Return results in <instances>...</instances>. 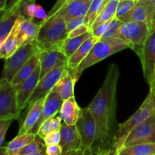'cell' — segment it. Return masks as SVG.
<instances>
[{
    "instance_id": "6da1fadb",
    "label": "cell",
    "mask_w": 155,
    "mask_h": 155,
    "mask_svg": "<svg viewBox=\"0 0 155 155\" xmlns=\"http://www.w3.org/2000/svg\"><path fill=\"white\" fill-rule=\"evenodd\" d=\"M119 78L118 66L112 63L108 68L102 86L88 106L97 127L92 154H115L112 140L119 128L115 117Z\"/></svg>"
},
{
    "instance_id": "7a4b0ae2",
    "label": "cell",
    "mask_w": 155,
    "mask_h": 155,
    "mask_svg": "<svg viewBox=\"0 0 155 155\" xmlns=\"http://www.w3.org/2000/svg\"><path fill=\"white\" fill-rule=\"evenodd\" d=\"M67 36L66 21L59 12V5L56 3L47 14L46 19L40 24L37 36L33 42L40 52L48 48H56Z\"/></svg>"
},
{
    "instance_id": "3957f363",
    "label": "cell",
    "mask_w": 155,
    "mask_h": 155,
    "mask_svg": "<svg viewBox=\"0 0 155 155\" xmlns=\"http://www.w3.org/2000/svg\"><path fill=\"white\" fill-rule=\"evenodd\" d=\"M153 115H155V91L150 89L148 95L135 113L126 122L119 124V128L112 140V149L115 155H119L122 149L129 133Z\"/></svg>"
},
{
    "instance_id": "277c9868",
    "label": "cell",
    "mask_w": 155,
    "mask_h": 155,
    "mask_svg": "<svg viewBox=\"0 0 155 155\" xmlns=\"http://www.w3.org/2000/svg\"><path fill=\"white\" fill-rule=\"evenodd\" d=\"M126 48H132V45L120 38L112 37L109 39H98L86 58L81 62L76 71L79 75H81V74L87 68Z\"/></svg>"
},
{
    "instance_id": "5b68a950",
    "label": "cell",
    "mask_w": 155,
    "mask_h": 155,
    "mask_svg": "<svg viewBox=\"0 0 155 155\" xmlns=\"http://www.w3.org/2000/svg\"><path fill=\"white\" fill-rule=\"evenodd\" d=\"M75 126L81 141L83 154H92L97 127L89 107L81 108Z\"/></svg>"
},
{
    "instance_id": "8992f818",
    "label": "cell",
    "mask_w": 155,
    "mask_h": 155,
    "mask_svg": "<svg viewBox=\"0 0 155 155\" xmlns=\"http://www.w3.org/2000/svg\"><path fill=\"white\" fill-rule=\"evenodd\" d=\"M150 33L148 24L143 22L126 21L122 23L115 37L120 38L132 45V49L138 52Z\"/></svg>"
},
{
    "instance_id": "52a82bcc",
    "label": "cell",
    "mask_w": 155,
    "mask_h": 155,
    "mask_svg": "<svg viewBox=\"0 0 155 155\" xmlns=\"http://www.w3.org/2000/svg\"><path fill=\"white\" fill-rule=\"evenodd\" d=\"M39 52L34 42H30L19 47L12 55L5 59L1 78L11 83L20 68L30 59L31 56Z\"/></svg>"
},
{
    "instance_id": "ba28073f",
    "label": "cell",
    "mask_w": 155,
    "mask_h": 155,
    "mask_svg": "<svg viewBox=\"0 0 155 155\" xmlns=\"http://www.w3.org/2000/svg\"><path fill=\"white\" fill-rule=\"evenodd\" d=\"M19 117L16 89L12 83L0 79V120H17Z\"/></svg>"
},
{
    "instance_id": "9c48e42d",
    "label": "cell",
    "mask_w": 155,
    "mask_h": 155,
    "mask_svg": "<svg viewBox=\"0 0 155 155\" xmlns=\"http://www.w3.org/2000/svg\"><path fill=\"white\" fill-rule=\"evenodd\" d=\"M137 54L141 60L144 79L150 86L155 71V30L150 32Z\"/></svg>"
},
{
    "instance_id": "30bf717a",
    "label": "cell",
    "mask_w": 155,
    "mask_h": 155,
    "mask_svg": "<svg viewBox=\"0 0 155 155\" xmlns=\"http://www.w3.org/2000/svg\"><path fill=\"white\" fill-rule=\"evenodd\" d=\"M59 131L62 155L83 154L81 141L75 124L66 125L62 123Z\"/></svg>"
},
{
    "instance_id": "8fae6325",
    "label": "cell",
    "mask_w": 155,
    "mask_h": 155,
    "mask_svg": "<svg viewBox=\"0 0 155 155\" xmlns=\"http://www.w3.org/2000/svg\"><path fill=\"white\" fill-rule=\"evenodd\" d=\"M143 143H155V115L150 117L129 133L122 148Z\"/></svg>"
},
{
    "instance_id": "7c38bea8",
    "label": "cell",
    "mask_w": 155,
    "mask_h": 155,
    "mask_svg": "<svg viewBox=\"0 0 155 155\" xmlns=\"http://www.w3.org/2000/svg\"><path fill=\"white\" fill-rule=\"evenodd\" d=\"M65 68V65L54 68L49 73H47L42 78L40 79L33 94L27 101L26 107H29L37 100L42 98H45L48 95L49 92H51L53 88L60 79Z\"/></svg>"
},
{
    "instance_id": "4fadbf2b",
    "label": "cell",
    "mask_w": 155,
    "mask_h": 155,
    "mask_svg": "<svg viewBox=\"0 0 155 155\" xmlns=\"http://www.w3.org/2000/svg\"><path fill=\"white\" fill-rule=\"evenodd\" d=\"M40 78V64H38L33 74L19 86H15L16 89L17 104H18V114L21 113L28 101L29 98L33 94L38 82Z\"/></svg>"
},
{
    "instance_id": "5bb4252c",
    "label": "cell",
    "mask_w": 155,
    "mask_h": 155,
    "mask_svg": "<svg viewBox=\"0 0 155 155\" xmlns=\"http://www.w3.org/2000/svg\"><path fill=\"white\" fill-rule=\"evenodd\" d=\"M38 56L40 64V78L54 68L66 64L67 58L59 48H51L40 51Z\"/></svg>"
},
{
    "instance_id": "9a60e30c",
    "label": "cell",
    "mask_w": 155,
    "mask_h": 155,
    "mask_svg": "<svg viewBox=\"0 0 155 155\" xmlns=\"http://www.w3.org/2000/svg\"><path fill=\"white\" fill-rule=\"evenodd\" d=\"M92 0H58L59 12L65 21L78 17H85Z\"/></svg>"
},
{
    "instance_id": "2e32d148",
    "label": "cell",
    "mask_w": 155,
    "mask_h": 155,
    "mask_svg": "<svg viewBox=\"0 0 155 155\" xmlns=\"http://www.w3.org/2000/svg\"><path fill=\"white\" fill-rule=\"evenodd\" d=\"M62 102H63V100L56 92H53V91L49 92V94L45 98L40 116L30 133L36 134L40 127L46 120L57 115L59 113Z\"/></svg>"
},
{
    "instance_id": "e0dca14e",
    "label": "cell",
    "mask_w": 155,
    "mask_h": 155,
    "mask_svg": "<svg viewBox=\"0 0 155 155\" xmlns=\"http://www.w3.org/2000/svg\"><path fill=\"white\" fill-rule=\"evenodd\" d=\"M79 76L75 71L68 69L65 66L60 79L51 91L56 92L63 101L74 96V84Z\"/></svg>"
},
{
    "instance_id": "ac0fdd59",
    "label": "cell",
    "mask_w": 155,
    "mask_h": 155,
    "mask_svg": "<svg viewBox=\"0 0 155 155\" xmlns=\"http://www.w3.org/2000/svg\"><path fill=\"white\" fill-rule=\"evenodd\" d=\"M151 17L150 0H138L137 4L119 19L123 22L135 21L146 23L149 25Z\"/></svg>"
},
{
    "instance_id": "d6986e66",
    "label": "cell",
    "mask_w": 155,
    "mask_h": 155,
    "mask_svg": "<svg viewBox=\"0 0 155 155\" xmlns=\"http://www.w3.org/2000/svg\"><path fill=\"white\" fill-rule=\"evenodd\" d=\"M22 13H20L17 18L13 27L11 30L9 36L6 38L5 41L3 43L2 46L0 48V59H7L10 57L18 48V30H19V24L21 20L24 18Z\"/></svg>"
},
{
    "instance_id": "ffe728a7",
    "label": "cell",
    "mask_w": 155,
    "mask_h": 155,
    "mask_svg": "<svg viewBox=\"0 0 155 155\" xmlns=\"http://www.w3.org/2000/svg\"><path fill=\"white\" fill-rule=\"evenodd\" d=\"M40 24L34 23L31 18L24 17L19 24L18 36L19 47L34 42L37 36Z\"/></svg>"
},
{
    "instance_id": "44dd1931",
    "label": "cell",
    "mask_w": 155,
    "mask_h": 155,
    "mask_svg": "<svg viewBox=\"0 0 155 155\" xmlns=\"http://www.w3.org/2000/svg\"><path fill=\"white\" fill-rule=\"evenodd\" d=\"M23 0L12 8H6L0 12V36L9 34L17 18L21 12Z\"/></svg>"
},
{
    "instance_id": "7402d4cb",
    "label": "cell",
    "mask_w": 155,
    "mask_h": 155,
    "mask_svg": "<svg viewBox=\"0 0 155 155\" xmlns=\"http://www.w3.org/2000/svg\"><path fill=\"white\" fill-rule=\"evenodd\" d=\"M97 40L98 39L94 37V36H91L86 39L78 48V49L68 58H67L66 64H65L66 68L68 69L73 70V71H77L78 67L79 66L81 62L86 58V56L88 55L89 51H91L92 47L94 46Z\"/></svg>"
},
{
    "instance_id": "603a6c76",
    "label": "cell",
    "mask_w": 155,
    "mask_h": 155,
    "mask_svg": "<svg viewBox=\"0 0 155 155\" xmlns=\"http://www.w3.org/2000/svg\"><path fill=\"white\" fill-rule=\"evenodd\" d=\"M81 107L76 102L74 96L63 101L59 110V116L62 123L66 125H74L80 114Z\"/></svg>"
},
{
    "instance_id": "cb8c5ba5",
    "label": "cell",
    "mask_w": 155,
    "mask_h": 155,
    "mask_svg": "<svg viewBox=\"0 0 155 155\" xmlns=\"http://www.w3.org/2000/svg\"><path fill=\"white\" fill-rule=\"evenodd\" d=\"M45 98H42L37 100L28 107V113H27V117L24 119L23 124L20 126L18 133H30L31 132L32 129L34 127L40 116Z\"/></svg>"
},
{
    "instance_id": "d4e9b609",
    "label": "cell",
    "mask_w": 155,
    "mask_h": 155,
    "mask_svg": "<svg viewBox=\"0 0 155 155\" xmlns=\"http://www.w3.org/2000/svg\"><path fill=\"white\" fill-rule=\"evenodd\" d=\"M39 63L40 60L38 53L31 56L30 59L27 60V61L20 68L19 71L16 73L15 77H13V79L11 81L12 86L15 87V86H19L24 81H25L33 74V71Z\"/></svg>"
},
{
    "instance_id": "484cf974",
    "label": "cell",
    "mask_w": 155,
    "mask_h": 155,
    "mask_svg": "<svg viewBox=\"0 0 155 155\" xmlns=\"http://www.w3.org/2000/svg\"><path fill=\"white\" fill-rule=\"evenodd\" d=\"M91 36H92V33H91V30H90V31L87 32V33H84L81 36L72 38L67 37L56 48L62 51V52L65 54V57L68 58L86 39L91 37Z\"/></svg>"
},
{
    "instance_id": "4316f807",
    "label": "cell",
    "mask_w": 155,
    "mask_h": 155,
    "mask_svg": "<svg viewBox=\"0 0 155 155\" xmlns=\"http://www.w3.org/2000/svg\"><path fill=\"white\" fill-rule=\"evenodd\" d=\"M36 135L32 133H18L5 147L7 155H19L20 151L36 137Z\"/></svg>"
},
{
    "instance_id": "83f0119b",
    "label": "cell",
    "mask_w": 155,
    "mask_h": 155,
    "mask_svg": "<svg viewBox=\"0 0 155 155\" xmlns=\"http://www.w3.org/2000/svg\"><path fill=\"white\" fill-rule=\"evenodd\" d=\"M118 3L119 0H109L92 24L91 27V30H94L100 24L112 20L115 16Z\"/></svg>"
},
{
    "instance_id": "f1b7e54d",
    "label": "cell",
    "mask_w": 155,
    "mask_h": 155,
    "mask_svg": "<svg viewBox=\"0 0 155 155\" xmlns=\"http://www.w3.org/2000/svg\"><path fill=\"white\" fill-rule=\"evenodd\" d=\"M119 155H155V143H143L122 148Z\"/></svg>"
},
{
    "instance_id": "f546056e",
    "label": "cell",
    "mask_w": 155,
    "mask_h": 155,
    "mask_svg": "<svg viewBox=\"0 0 155 155\" xmlns=\"http://www.w3.org/2000/svg\"><path fill=\"white\" fill-rule=\"evenodd\" d=\"M46 147L43 139L36 135V137L20 151L19 155H46Z\"/></svg>"
},
{
    "instance_id": "4dcf8cb0",
    "label": "cell",
    "mask_w": 155,
    "mask_h": 155,
    "mask_svg": "<svg viewBox=\"0 0 155 155\" xmlns=\"http://www.w3.org/2000/svg\"><path fill=\"white\" fill-rule=\"evenodd\" d=\"M62 121L59 114L52 117L46 120L41 124L37 133H36V135L43 139L49 133L56 131V130H59L62 126Z\"/></svg>"
},
{
    "instance_id": "1f68e13d",
    "label": "cell",
    "mask_w": 155,
    "mask_h": 155,
    "mask_svg": "<svg viewBox=\"0 0 155 155\" xmlns=\"http://www.w3.org/2000/svg\"><path fill=\"white\" fill-rule=\"evenodd\" d=\"M109 1V0H92L88 13L84 17L86 24L90 28L99 14L101 12Z\"/></svg>"
},
{
    "instance_id": "d6a6232c",
    "label": "cell",
    "mask_w": 155,
    "mask_h": 155,
    "mask_svg": "<svg viewBox=\"0 0 155 155\" xmlns=\"http://www.w3.org/2000/svg\"><path fill=\"white\" fill-rule=\"evenodd\" d=\"M138 1V0H119L115 17L119 19L128 13L137 4Z\"/></svg>"
},
{
    "instance_id": "836d02e7",
    "label": "cell",
    "mask_w": 155,
    "mask_h": 155,
    "mask_svg": "<svg viewBox=\"0 0 155 155\" xmlns=\"http://www.w3.org/2000/svg\"><path fill=\"white\" fill-rule=\"evenodd\" d=\"M122 23V21L121 20L117 18L116 17H114L110 21L109 27H108L106 32L100 39H109V38L115 37Z\"/></svg>"
},
{
    "instance_id": "e575fe53",
    "label": "cell",
    "mask_w": 155,
    "mask_h": 155,
    "mask_svg": "<svg viewBox=\"0 0 155 155\" xmlns=\"http://www.w3.org/2000/svg\"><path fill=\"white\" fill-rule=\"evenodd\" d=\"M43 141L46 146L53 145V144H59V142H60V131H59V130L49 133L43 138Z\"/></svg>"
},
{
    "instance_id": "d590c367",
    "label": "cell",
    "mask_w": 155,
    "mask_h": 155,
    "mask_svg": "<svg viewBox=\"0 0 155 155\" xmlns=\"http://www.w3.org/2000/svg\"><path fill=\"white\" fill-rule=\"evenodd\" d=\"M13 120H14L12 119L0 120V147H2V145L5 140L6 133Z\"/></svg>"
},
{
    "instance_id": "8d00e7d4",
    "label": "cell",
    "mask_w": 155,
    "mask_h": 155,
    "mask_svg": "<svg viewBox=\"0 0 155 155\" xmlns=\"http://www.w3.org/2000/svg\"><path fill=\"white\" fill-rule=\"evenodd\" d=\"M82 24H86L84 17H78V18H72L70 21H68V22H66L67 32H68V33H70L71 30L77 28L78 27L82 25Z\"/></svg>"
},
{
    "instance_id": "74e56055",
    "label": "cell",
    "mask_w": 155,
    "mask_h": 155,
    "mask_svg": "<svg viewBox=\"0 0 155 155\" xmlns=\"http://www.w3.org/2000/svg\"><path fill=\"white\" fill-rule=\"evenodd\" d=\"M110 21H106V22H104L103 23V24H100V25L97 26L96 28H94V30H91L92 36L100 39V38L104 35V33H106V30H107L108 27H109V23H110Z\"/></svg>"
},
{
    "instance_id": "f35d334b",
    "label": "cell",
    "mask_w": 155,
    "mask_h": 155,
    "mask_svg": "<svg viewBox=\"0 0 155 155\" xmlns=\"http://www.w3.org/2000/svg\"><path fill=\"white\" fill-rule=\"evenodd\" d=\"M90 30H91V28H90L87 24H82V25L78 27L77 28L71 30L70 33H68V36H67V37L72 38V37H75V36H81V35L84 34V33H87V32L90 31Z\"/></svg>"
},
{
    "instance_id": "ab89813d",
    "label": "cell",
    "mask_w": 155,
    "mask_h": 155,
    "mask_svg": "<svg viewBox=\"0 0 155 155\" xmlns=\"http://www.w3.org/2000/svg\"><path fill=\"white\" fill-rule=\"evenodd\" d=\"M46 155H62V148L59 144H53L46 147Z\"/></svg>"
},
{
    "instance_id": "60d3db41",
    "label": "cell",
    "mask_w": 155,
    "mask_h": 155,
    "mask_svg": "<svg viewBox=\"0 0 155 155\" xmlns=\"http://www.w3.org/2000/svg\"><path fill=\"white\" fill-rule=\"evenodd\" d=\"M150 4H151V17L148 25L150 32L155 30V0H150Z\"/></svg>"
},
{
    "instance_id": "b9f144b4",
    "label": "cell",
    "mask_w": 155,
    "mask_h": 155,
    "mask_svg": "<svg viewBox=\"0 0 155 155\" xmlns=\"http://www.w3.org/2000/svg\"><path fill=\"white\" fill-rule=\"evenodd\" d=\"M46 17L47 14L46 13L43 8L42 6L37 5V8H36V12H35L34 18H38V19H41V21H43V20L46 19Z\"/></svg>"
},
{
    "instance_id": "7bdbcfd3",
    "label": "cell",
    "mask_w": 155,
    "mask_h": 155,
    "mask_svg": "<svg viewBox=\"0 0 155 155\" xmlns=\"http://www.w3.org/2000/svg\"><path fill=\"white\" fill-rule=\"evenodd\" d=\"M8 6V0H0V12L5 9Z\"/></svg>"
},
{
    "instance_id": "ee69618b",
    "label": "cell",
    "mask_w": 155,
    "mask_h": 155,
    "mask_svg": "<svg viewBox=\"0 0 155 155\" xmlns=\"http://www.w3.org/2000/svg\"><path fill=\"white\" fill-rule=\"evenodd\" d=\"M21 1H22V0H9V4H8L7 8H10L14 7V6L16 5L18 3H19Z\"/></svg>"
},
{
    "instance_id": "f6af8a7d",
    "label": "cell",
    "mask_w": 155,
    "mask_h": 155,
    "mask_svg": "<svg viewBox=\"0 0 155 155\" xmlns=\"http://www.w3.org/2000/svg\"><path fill=\"white\" fill-rule=\"evenodd\" d=\"M9 34H6V35H4V36H0V48H1L2 46L3 43H4V42L5 41L6 38L8 37Z\"/></svg>"
},
{
    "instance_id": "bcb514c9",
    "label": "cell",
    "mask_w": 155,
    "mask_h": 155,
    "mask_svg": "<svg viewBox=\"0 0 155 155\" xmlns=\"http://www.w3.org/2000/svg\"><path fill=\"white\" fill-rule=\"evenodd\" d=\"M150 89H153V90L155 91V81H154V83H153V84L151 86H150Z\"/></svg>"
},
{
    "instance_id": "7dc6e473",
    "label": "cell",
    "mask_w": 155,
    "mask_h": 155,
    "mask_svg": "<svg viewBox=\"0 0 155 155\" xmlns=\"http://www.w3.org/2000/svg\"><path fill=\"white\" fill-rule=\"evenodd\" d=\"M154 81H155V71H154V74H153V81H152V83H151V85H150V86H151L153 84V83H154Z\"/></svg>"
}]
</instances>
